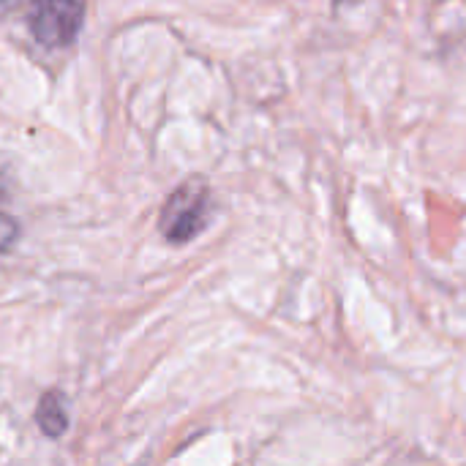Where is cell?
<instances>
[{
	"label": "cell",
	"mask_w": 466,
	"mask_h": 466,
	"mask_svg": "<svg viewBox=\"0 0 466 466\" xmlns=\"http://www.w3.org/2000/svg\"><path fill=\"white\" fill-rule=\"evenodd\" d=\"M208 210H210V188L202 177H191L183 186H177L164 202L158 216V229L169 243L183 246L202 232L208 221Z\"/></svg>",
	"instance_id": "6da1fadb"
},
{
	"label": "cell",
	"mask_w": 466,
	"mask_h": 466,
	"mask_svg": "<svg viewBox=\"0 0 466 466\" xmlns=\"http://www.w3.org/2000/svg\"><path fill=\"white\" fill-rule=\"evenodd\" d=\"M30 33L46 49L68 46L85 19L82 0H30Z\"/></svg>",
	"instance_id": "7a4b0ae2"
},
{
	"label": "cell",
	"mask_w": 466,
	"mask_h": 466,
	"mask_svg": "<svg viewBox=\"0 0 466 466\" xmlns=\"http://www.w3.org/2000/svg\"><path fill=\"white\" fill-rule=\"evenodd\" d=\"M19 238V227L11 216L0 213V251H8L14 246V240Z\"/></svg>",
	"instance_id": "277c9868"
},
{
	"label": "cell",
	"mask_w": 466,
	"mask_h": 466,
	"mask_svg": "<svg viewBox=\"0 0 466 466\" xmlns=\"http://www.w3.org/2000/svg\"><path fill=\"white\" fill-rule=\"evenodd\" d=\"M16 5H19V0H0V16L11 14V11H14Z\"/></svg>",
	"instance_id": "5b68a950"
},
{
	"label": "cell",
	"mask_w": 466,
	"mask_h": 466,
	"mask_svg": "<svg viewBox=\"0 0 466 466\" xmlns=\"http://www.w3.org/2000/svg\"><path fill=\"white\" fill-rule=\"evenodd\" d=\"M35 423L52 440H57L68 431V407L57 390H49L41 396V401L35 407Z\"/></svg>",
	"instance_id": "3957f363"
},
{
	"label": "cell",
	"mask_w": 466,
	"mask_h": 466,
	"mask_svg": "<svg viewBox=\"0 0 466 466\" xmlns=\"http://www.w3.org/2000/svg\"><path fill=\"white\" fill-rule=\"evenodd\" d=\"M0 197H3V175H0Z\"/></svg>",
	"instance_id": "8992f818"
}]
</instances>
